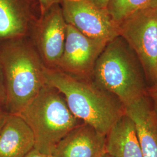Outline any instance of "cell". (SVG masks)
I'll use <instances>...</instances> for the list:
<instances>
[{"label":"cell","instance_id":"obj_1","mask_svg":"<svg viewBox=\"0 0 157 157\" xmlns=\"http://www.w3.org/2000/svg\"><path fill=\"white\" fill-rule=\"evenodd\" d=\"M46 84L62 94L73 115L102 134L107 135L124 114L118 98L95 84L92 78H78L45 67Z\"/></svg>","mask_w":157,"mask_h":157},{"label":"cell","instance_id":"obj_2","mask_svg":"<svg viewBox=\"0 0 157 157\" xmlns=\"http://www.w3.org/2000/svg\"><path fill=\"white\" fill-rule=\"evenodd\" d=\"M6 109L18 114L46 85L45 67L29 36L0 42Z\"/></svg>","mask_w":157,"mask_h":157},{"label":"cell","instance_id":"obj_3","mask_svg":"<svg viewBox=\"0 0 157 157\" xmlns=\"http://www.w3.org/2000/svg\"><path fill=\"white\" fill-rule=\"evenodd\" d=\"M17 115L32 130L34 148L50 155L65 135L83 123L71 111L61 92L48 84Z\"/></svg>","mask_w":157,"mask_h":157},{"label":"cell","instance_id":"obj_4","mask_svg":"<svg viewBox=\"0 0 157 157\" xmlns=\"http://www.w3.org/2000/svg\"><path fill=\"white\" fill-rule=\"evenodd\" d=\"M127 46L121 36L108 43L95 62L91 78L124 107L146 94L140 73Z\"/></svg>","mask_w":157,"mask_h":157},{"label":"cell","instance_id":"obj_5","mask_svg":"<svg viewBox=\"0 0 157 157\" xmlns=\"http://www.w3.org/2000/svg\"><path fill=\"white\" fill-rule=\"evenodd\" d=\"M119 34L138 57L147 78L157 84V10L150 6L118 23Z\"/></svg>","mask_w":157,"mask_h":157},{"label":"cell","instance_id":"obj_6","mask_svg":"<svg viewBox=\"0 0 157 157\" xmlns=\"http://www.w3.org/2000/svg\"><path fill=\"white\" fill-rule=\"evenodd\" d=\"M60 4L67 25L87 37L108 44L120 36L119 25L107 10L90 0H61Z\"/></svg>","mask_w":157,"mask_h":157},{"label":"cell","instance_id":"obj_7","mask_svg":"<svg viewBox=\"0 0 157 157\" xmlns=\"http://www.w3.org/2000/svg\"><path fill=\"white\" fill-rule=\"evenodd\" d=\"M67 26L61 4H56L40 15L29 34L48 69L57 68L64 48Z\"/></svg>","mask_w":157,"mask_h":157},{"label":"cell","instance_id":"obj_8","mask_svg":"<svg viewBox=\"0 0 157 157\" xmlns=\"http://www.w3.org/2000/svg\"><path fill=\"white\" fill-rule=\"evenodd\" d=\"M107 44L67 24L64 48L56 69L78 78H91L95 62Z\"/></svg>","mask_w":157,"mask_h":157},{"label":"cell","instance_id":"obj_9","mask_svg":"<svg viewBox=\"0 0 157 157\" xmlns=\"http://www.w3.org/2000/svg\"><path fill=\"white\" fill-rule=\"evenodd\" d=\"M107 135L82 123L71 130L56 145L53 157H103L107 153Z\"/></svg>","mask_w":157,"mask_h":157},{"label":"cell","instance_id":"obj_10","mask_svg":"<svg viewBox=\"0 0 157 157\" xmlns=\"http://www.w3.org/2000/svg\"><path fill=\"white\" fill-rule=\"evenodd\" d=\"M37 19L30 0H0V42L29 36Z\"/></svg>","mask_w":157,"mask_h":157},{"label":"cell","instance_id":"obj_11","mask_svg":"<svg viewBox=\"0 0 157 157\" xmlns=\"http://www.w3.org/2000/svg\"><path fill=\"white\" fill-rule=\"evenodd\" d=\"M136 128L143 157H157V115L146 96L124 107Z\"/></svg>","mask_w":157,"mask_h":157},{"label":"cell","instance_id":"obj_12","mask_svg":"<svg viewBox=\"0 0 157 157\" xmlns=\"http://www.w3.org/2000/svg\"><path fill=\"white\" fill-rule=\"evenodd\" d=\"M33 148L32 130L19 115L9 113L0 129V157H25Z\"/></svg>","mask_w":157,"mask_h":157},{"label":"cell","instance_id":"obj_13","mask_svg":"<svg viewBox=\"0 0 157 157\" xmlns=\"http://www.w3.org/2000/svg\"><path fill=\"white\" fill-rule=\"evenodd\" d=\"M106 148L112 157H143L135 123L125 113L107 134Z\"/></svg>","mask_w":157,"mask_h":157},{"label":"cell","instance_id":"obj_14","mask_svg":"<svg viewBox=\"0 0 157 157\" xmlns=\"http://www.w3.org/2000/svg\"><path fill=\"white\" fill-rule=\"evenodd\" d=\"M152 0H110L107 10L110 17L118 23L132 13L149 5Z\"/></svg>","mask_w":157,"mask_h":157},{"label":"cell","instance_id":"obj_15","mask_svg":"<svg viewBox=\"0 0 157 157\" xmlns=\"http://www.w3.org/2000/svg\"><path fill=\"white\" fill-rule=\"evenodd\" d=\"M6 84L2 69L0 67V108L6 109Z\"/></svg>","mask_w":157,"mask_h":157},{"label":"cell","instance_id":"obj_16","mask_svg":"<svg viewBox=\"0 0 157 157\" xmlns=\"http://www.w3.org/2000/svg\"><path fill=\"white\" fill-rule=\"evenodd\" d=\"M39 5L40 14L42 15L51 6L56 4H61V0H38Z\"/></svg>","mask_w":157,"mask_h":157},{"label":"cell","instance_id":"obj_17","mask_svg":"<svg viewBox=\"0 0 157 157\" xmlns=\"http://www.w3.org/2000/svg\"><path fill=\"white\" fill-rule=\"evenodd\" d=\"M149 95L151 97L154 101V111L157 115V84H154L148 91Z\"/></svg>","mask_w":157,"mask_h":157},{"label":"cell","instance_id":"obj_18","mask_svg":"<svg viewBox=\"0 0 157 157\" xmlns=\"http://www.w3.org/2000/svg\"><path fill=\"white\" fill-rule=\"evenodd\" d=\"M90 1L98 8L102 10H107V6L110 0H90Z\"/></svg>","mask_w":157,"mask_h":157},{"label":"cell","instance_id":"obj_19","mask_svg":"<svg viewBox=\"0 0 157 157\" xmlns=\"http://www.w3.org/2000/svg\"><path fill=\"white\" fill-rule=\"evenodd\" d=\"M25 157H53V156L50 154H45L41 153L38 150H37L36 149L33 148Z\"/></svg>","mask_w":157,"mask_h":157},{"label":"cell","instance_id":"obj_20","mask_svg":"<svg viewBox=\"0 0 157 157\" xmlns=\"http://www.w3.org/2000/svg\"><path fill=\"white\" fill-rule=\"evenodd\" d=\"M8 114L9 113L7 112L5 109L0 108V129L4 124Z\"/></svg>","mask_w":157,"mask_h":157},{"label":"cell","instance_id":"obj_21","mask_svg":"<svg viewBox=\"0 0 157 157\" xmlns=\"http://www.w3.org/2000/svg\"><path fill=\"white\" fill-rule=\"evenodd\" d=\"M147 6H150L153 8H155L157 10V0H152Z\"/></svg>","mask_w":157,"mask_h":157},{"label":"cell","instance_id":"obj_22","mask_svg":"<svg viewBox=\"0 0 157 157\" xmlns=\"http://www.w3.org/2000/svg\"><path fill=\"white\" fill-rule=\"evenodd\" d=\"M111 157V155H109V154H108V153H106V154H105V155H104V157Z\"/></svg>","mask_w":157,"mask_h":157}]
</instances>
